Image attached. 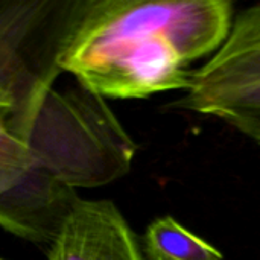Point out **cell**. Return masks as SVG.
Instances as JSON below:
<instances>
[{"instance_id":"6da1fadb","label":"cell","mask_w":260,"mask_h":260,"mask_svg":"<svg viewBox=\"0 0 260 260\" xmlns=\"http://www.w3.org/2000/svg\"><path fill=\"white\" fill-rule=\"evenodd\" d=\"M59 73L46 61L0 79V227L34 244L52 242L76 189L122 178L137 152L105 99L56 90Z\"/></svg>"},{"instance_id":"7a4b0ae2","label":"cell","mask_w":260,"mask_h":260,"mask_svg":"<svg viewBox=\"0 0 260 260\" xmlns=\"http://www.w3.org/2000/svg\"><path fill=\"white\" fill-rule=\"evenodd\" d=\"M235 18L229 0H79L67 3L55 64L107 99L187 90L190 64L212 56Z\"/></svg>"},{"instance_id":"3957f363","label":"cell","mask_w":260,"mask_h":260,"mask_svg":"<svg viewBox=\"0 0 260 260\" xmlns=\"http://www.w3.org/2000/svg\"><path fill=\"white\" fill-rule=\"evenodd\" d=\"M47 260H146L134 230L110 200L78 198L49 244Z\"/></svg>"},{"instance_id":"277c9868","label":"cell","mask_w":260,"mask_h":260,"mask_svg":"<svg viewBox=\"0 0 260 260\" xmlns=\"http://www.w3.org/2000/svg\"><path fill=\"white\" fill-rule=\"evenodd\" d=\"M260 82V3L235 14L224 44L192 73L184 96L174 105L187 110L197 102Z\"/></svg>"},{"instance_id":"5b68a950","label":"cell","mask_w":260,"mask_h":260,"mask_svg":"<svg viewBox=\"0 0 260 260\" xmlns=\"http://www.w3.org/2000/svg\"><path fill=\"white\" fill-rule=\"evenodd\" d=\"M146 260H224L212 244L183 227L172 216L154 219L143 236Z\"/></svg>"},{"instance_id":"8992f818","label":"cell","mask_w":260,"mask_h":260,"mask_svg":"<svg viewBox=\"0 0 260 260\" xmlns=\"http://www.w3.org/2000/svg\"><path fill=\"white\" fill-rule=\"evenodd\" d=\"M187 110L216 117L260 145V82L197 102Z\"/></svg>"},{"instance_id":"52a82bcc","label":"cell","mask_w":260,"mask_h":260,"mask_svg":"<svg viewBox=\"0 0 260 260\" xmlns=\"http://www.w3.org/2000/svg\"><path fill=\"white\" fill-rule=\"evenodd\" d=\"M24 61V52L20 46L12 44L0 49V78L15 72Z\"/></svg>"}]
</instances>
